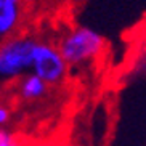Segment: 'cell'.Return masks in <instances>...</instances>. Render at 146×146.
<instances>
[{
	"label": "cell",
	"instance_id": "obj_3",
	"mask_svg": "<svg viewBox=\"0 0 146 146\" xmlns=\"http://www.w3.org/2000/svg\"><path fill=\"white\" fill-rule=\"evenodd\" d=\"M68 69L69 64L66 63L64 56L61 55L58 45L48 40L37 42L31 72L42 77L48 85H58L68 76Z\"/></svg>",
	"mask_w": 146,
	"mask_h": 146
},
{
	"label": "cell",
	"instance_id": "obj_1",
	"mask_svg": "<svg viewBox=\"0 0 146 146\" xmlns=\"http://www.w3.org/2000/svg\"><path fill=\"white\" fill-rule=\"evenodd\" d=\"M56 45L69 68H80L100 58L104 52V37L92 27L76 26L66 31Z\"/></svg>",
	"mask_w": 146,
	"mask_h": 146
},
{
	"label": "cell",
	"instance_id": "obj_5",
	"mask_svg": "<svg viewBox=\"0 0 146 146\" xmlns=\"http://www.w3.org/2000/svg\"><path fill=\"white\" fill-rule=\"evenodd\" d=\"M48 84L42 77L29 72L18 80V95L24 101H39L48 93Z\"/></svg>",
	"mask_w": 146,
	"mask_h": 146
},
{
	"label": "cell",
	"instance_id": "obj_7",
	"mask_svg": "<svg viewBox=\"0 0 146 146\" xmlns=\"http://www.w3.org/2000/svg\"><path fill=\"white\" fill-rule=\"evenodd\" d=\"M10 119H11V111L8 109V106L0 104V129L7 127L10 124Z\"/></svg>",
	"mask_w": 146,
	"mask_h": 146
},
{
	"label": "cell",
	"instance_id": "obj_6",
	"mask_svg": "<svg viewBox=\"0 0 146 146\" xmlns=\"http://www.w3.org/2000/svg\"><path fill=\"white\" fill-rule=\"evenodd\" d=\"M19 140L11 130H8L7 127L0 129V146H18Z\"/></svg>",
	"mask_w": 146,
	"mask_h": 146
},
{
	"label": "cell",
	"instance_id": "obj_4",
	"mask_svg": "<svg viewBox=\"0 0 146 146\" xmlns=\"http://www.w3.org/2000/svg\"><path fill=\"white\" fill-rule=\"evenodd\" d=\"M24 13V0H0V42L18 35V31L23 26Z\"/></svg>",
	"mask_w": 146,
	"mask_h": 146
},
{
	"label": "cell",
	"instance_id": "obj_2",
	"mask_svg": "<svg viewBox=\"0 0 146 146\" xmlns=\"http://www.w3.org/2000/svg\"><path fill=\"white\" fill-rule=\"evenodd\" d=\"M37 42L32 35H13L0 42V80H19L32 71Z\"/></svg>",
	"mask_w": 146,
	"mask_h": 146
},
{
	"label": "cell",
	"instance_id": "obj_8",
	"mask_svg": "<svg viewBox=\"0 0 146 146\" xmlns=\"http://www.w3.org/2000/svg\"><path fill=\"white\" fill-rule=\"evenodd\" d=\"M18 146H26V145H23V143H21V141H19V145H18Z\"/></svg>",
	"mask_w": 146,
	"mask_h": 146
}]
</instances>
